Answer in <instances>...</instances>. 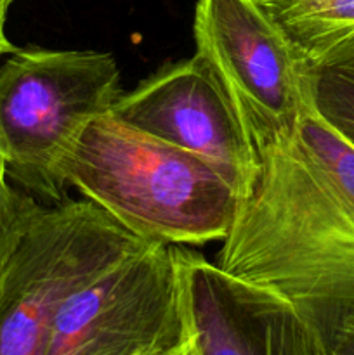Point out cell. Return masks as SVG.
Returning a JSON list of instances; mask_svg holds the SVG:
<instances>
[{"mask_svg": "<svg viewBox=\"0 0 354 355\" xmlns=\"http://www.w3.org/2000/svg\"><path fill=\"white\" fill-rule=\"evenodd\" d=\"M217 266L288 298L316 331L354 312V148L312 106L257 155Z\"/></svg>", "mask_w": 354, "mask_h": 355, "instance_id": "1", "label": "cell"}, {"mask_svg": "<svg viewBox=\"0 0 354 355\" xmlns=\"http://www.w3.org/2000/svg\"><path fill=\"white\" fill-rule=\"evenodd\" d=\"M59 179L139 239L169 246L224 241L243 196L238 180L217 163L137 130L111 111L76 135Z\"/></svg>", "mask_w": 354, "mask_h": 355, "instance_id": "2", "label": "cell"}, {"mask_svg": "<svg viewBox=\"0 0 354 355\" xmlns=\"http://www.w3.org/2000/svg\"><path fill=\"white\" fill-rule=\"evenodd\" d=\"M110 52L14 49L0 62V144L7 177L26 193L65 200L59 165L82 128L121 96Z\"/></svg>", "mask_w": 354, "mask_h": 355, "instance_id": "3", "label": "cell"}, {"mask_svg": "<svg viewBox=\"0 0 354 355\" xmlns=\"http://www.w3.org/2000/svg\"><path fill=\"white\" fill-rule=\"evenodd\" d=\"M149 245L89 200L45 207L0 277V355H44L62 302Z\"/></svg>", "mask_w": 354, "mask_h": 355, "instance_id": "4", "label": "cell"}, {"mask_svg": "<svg viewBox=\"0 0 354 355\" xmlns=\"http://www.w3.org/2000/svg\"><path fill=\"white\" fill-rule=\"evenodd\" d=\"M189 343L174 246L149 245L62 302L44 355H172Z\"/></svg>", "mask_w": 354, "mask_h": 355, "instance_id": "5", "label": "cell"}, {"mask_svg": "<svg viewBox=\"0 0 354 355\" xmlns=\"http://www.w3.org/2000/svg\"><path fill=\"white\" fill-rule=\"evenodd\" d=\"M196 54L231 99L255 155L292 137L311 107L307 58L259 0H198Z\"/></svg>", "mask_w": 354, "mask_h": 355, "instance_id": "6", "label": "cell"}, {"mask_svg": "<svg viewBox=\"0 0 354 355\" xmlns=\"http://www.w3.org/2000/svg\"><path fill=\"white\" fill-rule=\"evenodd\" d=\"M198 355H333L288 298L174 246Z\"/></svg>", "mask_w": 354, "mask_h": 355, "instance_id": "7", "label": "cell"}, {"mask_svg": "<svg viewBox=\"0 0 354 355\" xmlns=\"http://www.w3.org/2000/svg\"><path fill=\"white\" fill-rule=\"evenodd\" d=\"M110 111L137 130L217 163L238 180L243 194L248 189L257 168L255 149L201 55L162 68L121 94Z\"/></svg>", "mask_w": 354, "mask_h": 355, "instance_id": "8", "label": "cell"}, {"mask_svg": "<svg viewBox=\"0 0 354 355\" xmlns=\"http://www.w3.org/2000/svg\"><path fill=\"white\" fill-rule=\"evenodd\" d=\"M307 59L354 35V0H259Z\"/></svg>", "mask_w": 354, "mask_h": 355, "instance_id": "9", "label": "cell"}, {"mask_svg": "<svg viewBox=\"0 0 354 355\" xmlns=\"http://www.w3.org/2000/svg\"><path fill=\"white\" fill-rule=\"evenodd\" d=\"M312 110L354 148V35L305 64Z\"/></svg>", "mask_w": 354, "mask_h": 355, "instance_id": "10", "label": "cell"}, {"mask_svg": "<svg viewBox=\"0 0 354 355\" xmlns=\"http://www.w3.org/2000/svg\"><path fill=\"white\" fill-rule=\"evenodd\" d=\"M44 208L33 194L0 184V277Z\"/></svg>", "mask_w": 354, "mask_h": 355, "instance_id": "11", "label": "cell"}, {"mask_svg": "<svg viewBox=\"0 0 354 355\" xmlns=\"http://www.w3.org/2000/svg\"><path fill=\"white\" fill-rule=\"evenodd\" d=\"M318 333L333 355H354V312L330 322Z\"/></svg>", "mask_w": 354, "mask_h": 355, "instance_id": "12", "label": "cell"}, {"mask_svg": "<svg viewBox=\"0 0 354 355\" xmlns=\"http://www.w3.org/2000/svg\"><path fill=\"white\" fill-rule=\"evenodd\" d=\"M7 9H9V3L0 2V58L7 55L9 52H12L14 45L10 44L9 38L6 35V17H7Z\"/></svg>", "mask_w": 354, "mask_h": 355, "instance_id": "13", "label": "cell"}, {"mask_svg": "<svg viewBox=\"0 0 354 355\" xmlns=\"http://www.w3.org/2000/svg\"><path fill=\"white\" fill-rule=\"evenodd\" d=\"M7 182V165H6V156H3L2 144H0V184Z\"/></svg>", "mask_w": 354, "mask_h": 355, "instance_id": "14", "label": "cell"}, {"mask_svg": "<svg viewBox=\"0 0 354 355\" xmlns=\"http://www.w3.org/2000/svg\"><path fill=\"white\" fill-rule=\"evenodd\" d=\"M186 355H198L196 349H194V345H193V340H191L189 347H187V350H186Z\"/></svg>", "mask_w": 354, "mask_h": 355, "instance_id": "15", "label": "cell"}, {"mask_svg": "<svg viewBox=\"0 0 354 355\" xmlns=\"http://www.w3.org/2000/svg\"><path fill=\"white\" fill-rule=\"evenodd\" d=\"M187 347H189V345H187ZM187 347H186V349H183V350H180V352H177V354H172V355H186V350H187Z\"/></svg>", "mask_w": 354, "mask_h": 355, "instance_id": "16", "label": "cell"}, {"mask_svg": "<svg viewBox=\"0 0 354 355\" xmlns=\"http://www.w3.org/2000/svg\"><path fill=\"white\" fill-rule=\"evenodd\" d=\"M0 2H2V3H9V6H10V2H12V0H0Z\"/></svg>", "mask_w": 354, "mask_h": 355, "instance_id": "17", "label": "cell"}]
</instances>
